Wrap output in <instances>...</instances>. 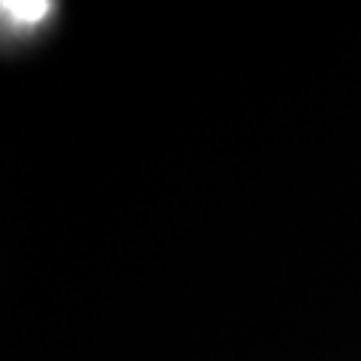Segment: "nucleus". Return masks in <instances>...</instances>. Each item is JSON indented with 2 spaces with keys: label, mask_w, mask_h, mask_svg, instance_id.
I'll return each instance as SVG.
<instances>
[{
  "label": "nucleus",
  "mask_w": 361,
  "mask_h": 361,
  "mask_svg": "<svg viewBox=\"0 0 361 361\" xmlns=\"http://www.w3.org/2000/svg\"><path fill=\"white\" fill-rule=\"evenodd\" d=\"M54 9V4H21V0H16V4H4V18H6V25H16V27H33V25H39V21L49 16Z\"/></svg>",
  "instance_id": "nucleus-1"
}]
</instances>
